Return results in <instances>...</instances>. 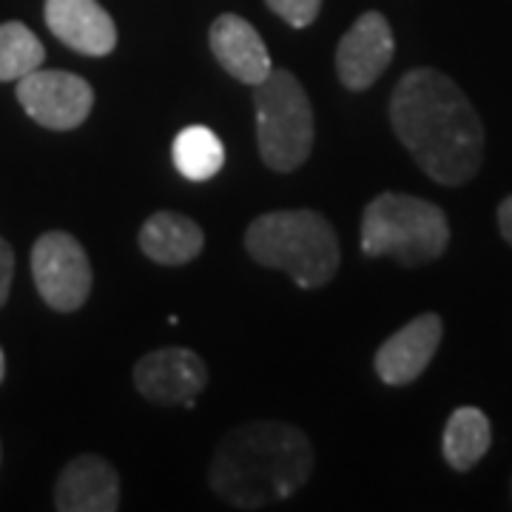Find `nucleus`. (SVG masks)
<instances>
[{
  "instance_id": "nucleus-1",
  "label": "nucleus",
  "mask_w": 512,
  "mask_h": 512,
  "mask_svg": "<svg viewBox=\"0 0 512 512\" xmlns=\"http://www.w3.org/2000/svg\"><path fill=\"white\" fill-rule=\"evenodd\" d=\"M390 126L430 180L461 185L478 174L484 126L447 74L427 66L404 74L390 97Z\"/></svg>"
},
{
  "instance_id": "nucleus-2",
  "label": "nucleus",
  "mask_w": 512,
  "mask_h": 512,
  "mask_svg": "<svg viewBox=\"0 0 512 512\" xmlns=\"http://www.w3.org/2000/svg\"><path fill=\"white\" fill-rule=\"evenodd\" d=\"M313 473L311 439L285 421L231 430L208 467V484L237 510H262L299 493Z\"/></svg>"
},
{
  "instance_id": "nucleus-3",
  "label": "nucleus",
  "mask_w": 512,
  "mask_h": 512,
  "mask_svg": "<svg viewBox=\"0 0 512 512\" xmlns=\"http://www.w3.org/2000/svg\"><path fill=\"white\" fill-rule=\"evenodd\" d=\"M245 251L262 268L288 274L305 291L322 288L339 271V239L319 211H271L245 231Z\"/></svg>"
},
{
  "instance_id": "nucleus-4",
  "label": "nucleus",
  "mask_w": 512,
  "mask_h": 512,
  "mask_svg": "<svg viewBox=\"0 0 512 512\" xmlns=\"http://www.w3.org/2000/svg\"><path fill=\"white\" fill-rule=\"evenodd\" d=\"M450 245V222L436 202L384 191L362 214V254L390 256L416 268L439 259Z\"/></svg>"
},
{
  "instance_id": "nucleus-5",
  "label": "nucleus",
  "mask_w": 512,
  "mask_h": 512,
  "mask_svg": "<svg viewBox=\"0 0 512 512\" xmlns=\"http://www.w3.org/2000/svg\"><path fill=\"white\" fill-rule=\"evenodd\" d=\"M256 140L268 168L291 174L311 157L313 109L302 83L285 69H274L254 86Z\"/></svg>"
},
{
  "instance_id": "nucleus-6",
  "label": "nucleus",
  "mask_w": 512,
  "mask_h": 512,
  "mask_svg": "<svg viewBox=\"0 0 512 512\" xmlns=\"http://www.w3.org/2000/svg\"><path fill=\"white\" fill-rule=\"evenodd\" d=\"M32 276L43 302L60 313L86 305L92 293V262L66 231H49L32 248Z\"/></svg>"
},
{
  "instance_id": "nucleus-7",
  "label": "nucleus",
  "mask_w": 512,
  "mask_h": 512,
  "mask_svg": "<svg viewBox=\"0 0 512 512\" xmlns=\"http://www.w3.org/2000/svg\"><path fill=\"white\" fill-rule=\"evenodd\" d=\"M18 103L43 128L72 131L89 120L94 109V89L89 80L72 72L35 69L18 80Z\"/></svg>"
},
{
  "instance_id": "nucleus-8",
  "label": "nucleus",
  "mask_w": 512,
  "mask_h": 512,
  "mask_svg": "<svg viewBox=\"0 0 512 512\" xmlns=\"http://www.w3.org/2000/svg\"><path fill=\"white\" fill-rule=\"evenodd\" d=\"M205 382V362L188 348L154 350L134 365V387L140 396L163 407H191Z\"/></svg>"
},
{
  "instance_id": "nucleus-9",
  "label": "nucleus",
  "mask_w": 512,
  "mask_h": 512,
  "mask_svg": "<svg viewBox=\"0 0 512 512\" xmlns=\"http://www.w3.org/2000/svg\"><path fill=\"white\" fill-rule=\"evenodd\" d=\"M396 55L393 29L382 12H365L336 49V74L348 92H367Z\"/></svg>"
},
{
  "instance_id": "nucleus-10",
  "label": "nucleus",
  "mask_w": 512,
  "mask_h": 512,
  "mask_svg": "<svg viewBox=\"0 0 512 512\" xmlns=\"http://www.w3.org/2000/svg\"><path fill=\"white\" fill-rule=\"evenodd\" d=\"M441 336H444V325H441L439 313H421L413 322H407L376 350L373 365H376L379 379L390 387L416 382L433 362Z\"/></svg>"
},
{
  "instance_id": "nucleus-11",
  "label": "nucleus",
  "mask_w": 512,
  "mask_h": 512,
  "mask_svg": "<svg viewBox=\"0 0 512 512\" xmlns=\"http://www.w3.org/2000/svg\"><path fill=\"white\" fill-rule=\"evenodd\" d=\"M46 26L80 55L106 57L117 46V26L97 0H46Z\"/></svg>"
},
{
  "instance_id": "nucleus-12",
  "label": "nucleus",
  "mask_w": 512,
  "mask_h": 512,
  "mask_svg": "<svg viewBox=\"0 0 512 512\" xmlns=\"http://www.w3.org/2000/svg\"><path fill=\"white\" fill-rule=\"evenodd\" d=\"M55 507L60 512L120 510V476L106 458H72L57 478Z\"/></svg>"
},
{
  "instance_id": "nucleus-13",
  "label": "nucleus",
  "mask_w": 512,
  "mask_h": 512,
  "mask_svg": "<svg viewBox=\"0 0 512 512\" xmlns=\"http://www.w3.org/2000/svg\"><path fill=\"white\" fill-rule=\"evenodd\" d=\"M208 43L222 69L251 89L274 72L265 40L239 15H220L214 20L208 32Z\"/></svg>"
},
{
  "instance_id": "nucleus-14",
  "label": "nucleus",
  "mask_w": 512,
  "mask_h": 512,
  "mask_svg": "<svg viewBox=\"0 0 512 512\" xmlns=\"http://www.w3.org/2000/svg\"><path fill=\"white\" fill-rule=\"evenodd\" d=\"M202 245L200 225L177 211H157L140 228V251L160 265H185L200 256Z\"/></svg>"
},
{
  "instance_id": "nucleus-15",
  "label": "nucleus",
  "mask_w": 512,
  "mask_h": 512,
  "mask_svg": "<svg viewBox=\"0 0 512 512\" xmlns=\"http://www.w3.org/2000/svg\"><path fill=\"white\" fill-rule=\"evenodd\" d=\"M490 444H493L490 419L478 407H458L444 427L441 450H444V458L453 470L467 473L487 456Z\"/></svg>"
},
{
  "instance_id": "nucleus-16",
  "label": "nucleus",
  "mask_w": 512,
  "mask_h": 512,
  "mask_svg": "<svg viewBox=\"0 0 512 512\" xmlns=\"http://www.w3.org/2000/svg\"><path fill=\"white\" fill-rule=\"evenodd\" d=\"M171 157L177 171L191 183H205L211 177H217L225 163V148L220 137L205 126H188L177 134Z\"/></svg>"
},
{
  "instance_id": "nucleus-17",
  "label": "nucleus",
  "mask_w": 512,
  "mask_h": 512,
  "mask_svg": "<svg viewBox=\"0 0 512 512\" xmlns=\"http://www.w3.org/2000/svg\"><path fill=\"white\" fill-rule=\"evenodd\" d=\"M46 52L29 26L18 20L0 23V83H12L43 66Z\"/></svg>"
},
{
  "instance_id": "nucleus-18",
  "label": "nucleus",
  "mask_w": 512,
  "mask_h": 512,
  "mask_svg": "<svg viewBox=\"0 0 512 512\" xmlns=\"http://www.w3.org/2000/svg\"><path fill=\"white\" fill-rule=\"evenodd\" d=\"M265 3L276 18L291 23L293 29H308L322 9V0H265Z\"/></svg>"
},
{
  "instance_id": "nucleus-19",
  "label": "nucleus",
  "mask_w": 512,
  "mask_h": 512,
  "mask_svg": "<svg viewBox=\"0 0 512 512\" xmlns=\"http://www.w3.org/2000/svg\"><path fill=\"white\" fill-rule=\"evenodd\" d=\"M12 276H15V251H12V245L6 239L0 237V308L9 299Z\"/></svg>"
},
{
  "instance_id": "nucleus-20",
  "label": "nucleus",
  "mask_w": 512,
  "mask_h": 512,
  "mask_svg": "<svg viewBox=\"0 0 512 512\" xmlns=\"http://www.w3.org/2000/svg\"><path fill=\"white\" fill-rule=\"evenodd\" d=\"M498 228H501V237L512 245V194L498 205Z\"/></svg>"
},
{
  "instance_id": "nucleus-21",
  "label": "nucleus",
  "mask_w": 512,
  "mask_h": 512,
  "mask_svg": "<svg viewBox=\"0 0 512 512\" xmlns=\"http://www.w3.org/2000/svg\"><path fill=\"white\" fill-rule=\"evenodd\" d=\"M3 376H6V356H3V350H0V382H3Z\"/></svg>"
}]
</instances>
